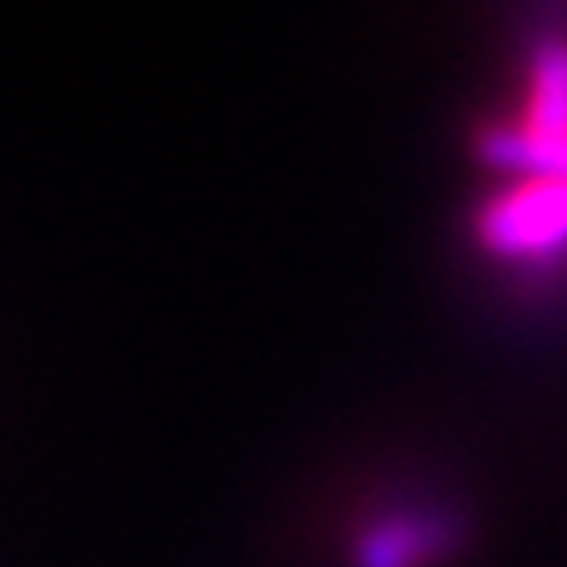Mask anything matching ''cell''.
Listing matches in <instances>:
<instances>
[{
  "mask_svg": "<svg viewBox=\"0 0 567 567\" xmlns=\"http://www.w3.org/2000/svg\"><path fill=\"white\" fill-rule=\"evenodd\" d=\"M487 162L516 175H567V43L544 39L529 58V100L516 128L487 137Z\"/></svg>",
  "mask_w": 567,
  "mask_h": 567,
  "instance_id": "cell-1",
  "label": "cell"
},
{
  "mask_svg": "<svg viewBox=\"0 0 567 567\" xmlns=\"http://www.w3.org/2000/svg\"><path fill=\"white\" fill-rule=\"evenodd\" d=\"M477 237L496 260L548 265L567 256V175H516L477 213Z\"/></svg>",
  "mask_w": 567,
  "mask_h": 567,
  "instance_id": "cell-2",
  "label": "cell"
},
{
  "mask_svg": "<svg viewBox=\"0 0 567 567\" xmlns=\"http://www.w3.org/2000/svg\"><path fill=\"white\" fill-rule=\"evenodd\" d=\"M458 525L445 511H393L354 539V567H431L454 548Z\"/></svg>",
  "mask_w": 567,
  "mask_h": 567,
  "instance_id": "cell-3",
  "label": "cell"
}]
</instances>
